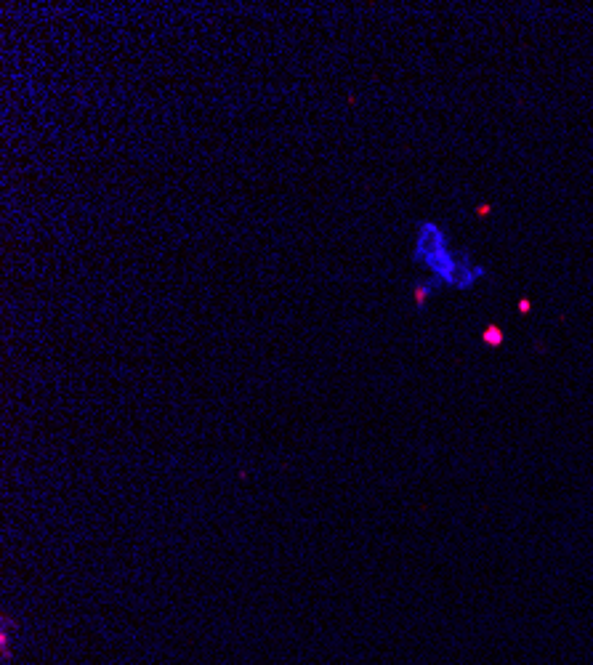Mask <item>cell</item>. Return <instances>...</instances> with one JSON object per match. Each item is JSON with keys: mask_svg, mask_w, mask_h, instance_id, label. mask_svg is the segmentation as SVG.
I'll use <instances>...</instances> for the list:
<instances>
[{"mask_svg": "<svg viewBox=\"0 0 593 665\" xmlns=\"http://www.w3.org/2000/svg\"><path fill=\"white\" fill-rule=\"evenodd\" d=\"M487 341H490V344H497V341H500V333H497L495 328H492V330H487Z\"/></svg>", "mask_w": 593, "mask_h": 665, "instance_id": "obj_1", "label": "cell"}]
</instances>
